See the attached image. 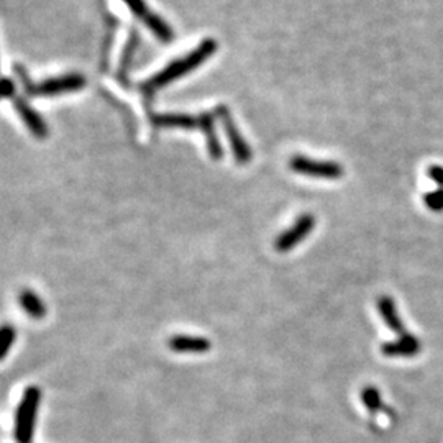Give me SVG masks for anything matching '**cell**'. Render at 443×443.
Returning a JSON list of instances; mask_svg holds the SVG:
<instances>
[{
    "label": "cell",
    "mask_w": 443,
    "mask_h": 443,
    "mask_svg": "<svg viewBox=\"0 0 443 443\" xmlns=\"http://www.w3.org/2000/svg\"><path fill=\"white\" fill-rule=\"evenodd\" d=\"M316 226V217L311 214L301 215L299 219L294 222L293 226H289L288 230H284L281 234L276 241H274V248L279 253H286L289 250H293L301 241H304L307 239V235L314 230Z\"/></svg>",
    "instance_id": "cell-6"
},
{
    "label": "cell",
    "mask_w": 443,
    "mask_h": 443,
    "mask_svg": "<svg viewBox=\"0 0 443 443\" xmlns=\"http://www.w3.org/2000/svg\"><path fill=\"white\" fill-rule=\"evenodd\" d=\"M215 51H217V41L212 40V38H207V40H204L196 50L189 53V55L176 59V61L167 64L163 71H160L158 74H155L153 78L145 80V83L140 85V89L143 90V94L153 95L155 93H158V90L166 88V85L174 83L176 79L192 73L194 69H197L201 64L207 61Z\"/></svg>",
    "instance_id": "cell-1"
},
{
    "label": "cell",
    "mask_w": 443,
    "mask_h": 443,
    "mask_svg": "<svg viewBox=\"0 0 443 443\" xmlns=\"http://www.w3.org/2000/svg\"><path fill=\"white\" fill-rule=\"evenodd\" d=\"M199 117V130L204 133L205 142H207V150L209 155L212 156L214 160H220L224 156V150L220 147V142L217 138V132H215L214 125V115L210 112H204Z\"/></svg>",
    "instance_id": "cell-11"
},
{
    "label": "cell",
    "mask_w": 443,
    "mask_h": 443,
    "mask_svg": "<svg viewBox=\"0 0 443 443\" xmlns=\"http://www.w3.org/2000/svg\"><path fill=\"white\" fill-rule=\"evenodd\" d=\"M143 24H147L148 28L153 31L155 36H158L161 41H171L172 38H174V33H172V28L170 25L166 24V21L160 17V15L156 14H151L150 17L143 21Z\"/></svg>",
    "instance_id": "cell-14"
},
{
    "label": "cell",
    "mask_w": 443,
    "mask_h": 443,
    "mask_svg": "<svg viewBox=\"0 0 443 443\" xmlns=\"http://www.w3.org/2000/svg\"><path fill=\"white\" fill-rule=\"evenodd\" d=\"M153 123L160 128H199V117L187 115V113H161L153 117Z\"/></svg>",
    "instance_id": "cell-12"
},
{
    "label": "cell",
    "mask_w": 443,
    "mask_h": 443,
    "mask_svg": "<svg viewBox=\"0 0 443 443\" xmlns=\"http://www.w3.org/2000/svg\"><path fill=\"white\" fill-rule=\"evenodd\" d=\"M289 166L297 174L318 177V179H338V177L343 176V167L335 163V161L312 160L302 155L293 156L289 161Z\"/></svg>",
    "instance_id": "cell-4"
},
{
    "label": "cell",
    "mask_w": 443,
    "mask_h": 443,
    "mask_svg": "<svg viewBox=\"0 0 443 443\" xmlns=\"http://www.w3.org/2000/svg\"><path fill=\"white\" fill-rule=\"evenodd\" d=\"M361 402L363 406L370 410V412H377L382 407V399L380 391L375 386H366L361 391Z\"/></svg>",
    "instance_id": "cell-15"
},
{
    "label": "cell",
    "mask_w": 443,
    "mask_h": 443,
    "mask_svg": "<svg viewBox=\"0 0 443 443\" xmlns=\"http://www.w3.org/2000/svg\"><path fill=\"white\" fill-rule=\"evenodd\" d=\"M19 74L21 80H24L25 93L31 97H53L64 93H74V90H80L85 88V78L83 74H64L58 75V78L45 79L40 84H33L26 78L25 73L19 68Z\"/></svg>",
    "instance_id": "cell-3"
},
{
    "label": "cell",
    "mask_w": 443,
    "mask_h": 443,
    "mask_svg": "<svg viewBox=\"0 0 443 443\" xmlns=\"http://www.w3.org/2000/svg\"><path fill=\"white\" fill-rule=\"evenodd\" d=\"M123 2L127 4V7L132 10V14L135 15V17H138L142 21L147 20L151 14L150 9L147 7V4L143 2V0H123Z\"/></svg>",
    "instance_id": "cell-17"
},
{
    "label": "cell",
    "mask_w": 443,
    "mask_h": 443,
    "mask_svg": "<svg viewBox=\"0 0 443 443\" xmlns=\"http://www.w3.org/2000/svg\"><path fill=\"white\" fill-rule=\"evenodd\" d=\"M19 301H20L21 309H24L31 318H36V320H40V318L46 316L45 302H43L40 297L33 293V291L24 289L20 293Z\"/></svg>",
    "instance_id": "cell-13"
},
{
    "label": "cell",
    "mask_w": 443,
    "mask_h": 443,
    "mask_svg": "<svg viewBox=\"0 0 443 443\" xmlns=\"http://www.w3.org/2000/svg\"><path fill=\"white\" fill-rule=\"evenodd\" d=\"M14 102H15V109H17L19 115L21 117V120H24V123L26 127H28V130L31 133L35 135L36 138L40 140H45L48 137V127L43 118L38 115V113L31 109V105L26 102L25 99H21V97H14Z\"/></svg>",
    "instance_id": "cell-8"
},
{
    "label": "cell",
    "mask_w": 443,
    "mask_h": 443,
    "mask_svg": "<svg viewBox=\"0 0 443 443\" xmlns=\"http://www.w3.org/2000/svg\"><path fill=\"white\" fill-rule=\"evenodd\" d=\"M215 115L220 118L222 125H224V128H225L226 138H229L231 151H234L235 160L239 161L240 165H246L248 161H251V156H253L251 148L248 147V143L245 142V138L241 137L239 127H236V123L234 122V118H231L230 110L226 109L225 105H219L217 109H215Z\"/></svg>",
    "instance_id": "cell-5"
},
{
    "label": "cell",
    "mask_w": 443,
    "mask_h": 443,
    "mask_svg": "<svg viewBox=\"0 0 443 443\" xmlns=\"http://www.w3.org/2000/svg\"><path fill=\"white\" fill-rule=\"evenodd\" d=\"M420 350H422V345H420L419 340L407 332L404 335H399L392 342H386L382 345L381 353L387 356V358H399V356L412 358Z\"/></svg>",
    "instance_id": "cell-7"
},
{
    "label": "cell",
    "mask_w": 443,
    "mask_h": 443,
    "mask_svg": "<svg viewBox=\"0 0 443 443\" xmlns=\"http://www.w3.org/2000/svg\"><path fill=\"white\" fill-rule=\"evenodd\" d=\"M15 338H17V330L12 325H4L2 333H0V358L4 360L7 356L15 343Z\"/></svg>",
    "instance_id": "cell-16"
},
{
    "label": "cell",
    "mask_w": 443,
    "mask_h": 443,
    "mask_svg": "<svg viewBox=\"0 0 443 443\" xmlns=\"http://www.w3.org/2000/svg\"><path fill=\"white\" fill-rule=\"evenodd\" d=\"M427 199V205L434 210H442L443 209V192H435V194H429Z\"/></svg>",
    "instance_id": "cell-18"
},
{
    "label": "cell",
    "mask_w": 443,
    "mask_h": 443,
    "mask_svg": "<svg viewBox=\"0 0 443 443\" xmlns=\"http://www.w3.org/2000/svg\"><path fill=\"white\" fill-rule=\"evenodd\" d=\"M377 312H380L382 320H385L386 325L391 328L394 333H397V335L407 333L406 327H404V323L401 320V316H399V312H397L396 302H394L391 297L382 296L377 299Z\"/></svg>",
    "instance_id": "cell-10"
},
{
    "label": "cell",
    "mask_w": 443,
    "mask_h": 443,
    "mask_svg": "<svg viewBox=\"0 0 443 443\" xmlns=\"http://www.w3.org/2000/svg\"><path fill=\"white\" fill-rule=\"evenodd\" d=\"M41 402V389L38 386H28L24 391L15 415V440L19 443H30L35 430V420L38 406Z\"/></svg>",
    "instance_id": "cell-2"
},
{
    "label": "cell",
    "mask_w": 443,
    "mask_h": 443,
    "mask_svg": "<svg viewBox=\"0 0 443 443\" xmlns=\"http://www.w3.org/2000/svg\"><path fill=\"white\" fill-rule=\"evenodd\" d=\"M167 347L176 353H205L212 348V343L204 337L176 335V337L167 340Z\"/></svg>",
    "instance_id": "cell-9"
},
{
    "label": "cell",
    "mask_w": 443,
    "mask_h": 443,
    "mask_svg": "<svg viewBox=\"0 0 443 443\" xmlns=\"http://www.w3.org/2000/svg\"><path fill=\"white\" fill-rule=\"evenodd\" d=\"M2 95L5 99H10V97H15V83H12V79L5 78L4 79V88H2Z\"/></svg>",
    "instance_id": "cell-19"
}]
</instances>
